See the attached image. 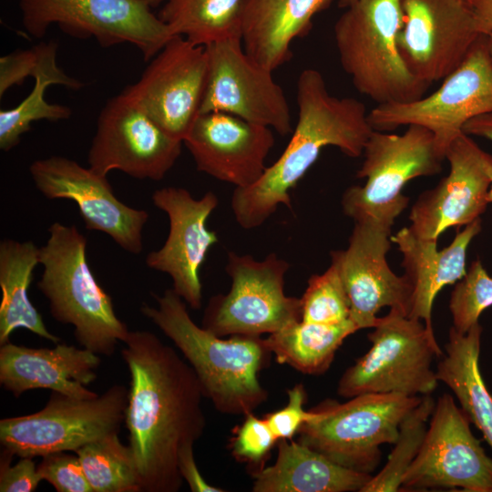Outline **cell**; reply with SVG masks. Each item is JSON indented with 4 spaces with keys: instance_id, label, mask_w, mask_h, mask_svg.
I'll use <instances>...</instances> for the list:
<instances>
[{
    "instance_id": "6da1fadb",
    "label": "cell",
    "mask_w": 492,
    "mask_h": 492,
    "mask_svg": "<svg viewBox=\"0 0 492 492\" xmlns=\"http://www.w3.org/2000/svg\"><path fill=\"white\" fill-rule=\"evenodd\" d=\"M121 350L129 374L125 424L142 492H178V459L205 429L200 383L188 362L155 333L129 331Z\"/></svg>"
},
{
    "instance_id": "7a4b0ae2",
    "label": "cell",
    "mask_w": 492,
    "mask_h": 492,
    "mask_svg": "<svg viewBox=\"0 0 492 492\" xmlns=\"http://www.w3.org/2000/svg\"><path fill=\"white\" fill-rule=\"evenodd\" d=\"M298 120L279 159L260 179L247 188H235L231 205L239 225H262L279 205L292 209L290 191L297 185L327 146L351 158L363 155L374 130L364 104L354 97H337L327 89L322 73L302 71L297 80Z\"/></svg>"
},
{
    "instance_id": "3957f363",
    "label": "cell",
    "mask_w": 492,
    "mask_h": 492,
    "mask_svg": "<svg viewBox=\"0 0 492 492\" xmlns=\"http://www.w3.org/2000/svg\"><path fill=\"white\" fill-rule=\"evenodd\" d=\"M154 298L157 307L144 303L141 313L174 343L218 411L246 415L266 401L268 393L258 378L272 354L264 339L246 334L222 339L198 326L173 289Z\"/></svg>"
},
{
    "instance_id": "277c9868",
    "label": "cell",
    "mask_w": 492,
    "mask_h": 492,
    "mask_svg": "<svg viewBox=\"0 0 492 492\" xmlns=\"http://www.w3.org/2000/svg\"><path fill=\"white\" fill-rule=\"evenodd\" d=\"M39 247L44 271L36 285L49 302L52 317L71 324L77 342L98 355L111 356L129 332L117 316L109 294L99 285L87 260V238L75 225L54 222Z\"/></svg>"
},
{
    "instance_id": "5b68a950",
    "label": "cell",
    "mask_w": 492,
    "mask_h": 492,
    "mask_svg": "<svg viewBox=\"0 0 492 492\" xmlns=\"http://www.w3.org/2000/svg\"><path fill=\"white\" fill-rule=\"evenodd\" d=\"M346 8L334 25V40L358 92L377 105L422 98L431 85L409 70L397 45L401 0H358Z\"/></svg>"
},
{
    "instance_id": "8992f818",
    "label": "cell",
    "mask_w": 492,
    "mask_h": 492,
    "mask_svg": "<svg viewBox=\"0 0 492 492\" xmlns=\"http://www.w3.org/2000/svg\"><path fill=\"white\" fill-rule=\"evenodd\" d=\"M422 397L363 394L344 403L325 400L310 410L299 442L343 467L374 475L381 446L395 443L401 422Z\"/></svg>"
},
{
    "instance_id": "52a82bcc",
    "label": "cell",
    "mask_w": 492,
    "mask_h": 492,
    "mask_svg": "<svg viewBox=\"0 0 492 492\" xmlns=\"http://www.w3.org/2000/svg\"><path fill=\"white\" fill-rule=\"evenodd\" d=\"M368 334L369 351L341 376L338 395H431L438 386L433 361L444 354L434 332L421 320L391 308Z\"/></svg>"
},
{
    "instance_id": "ba28073f",
    "label": "cell",
    "mask_w": 492,
    "mask_h": 492,
    "mask_svg": "<svg viewBox=\"0 0 492 492\" xmlns=\"http://www.w3.org/2000/svg\"><path fill=\"white\" fill-rule=\"evenodd\" d=\"M363 155L356 177L365 183L346 189L343 210L354 221L372 219L392 226L409 203L404 187L415 178L438 174L445 159L433 133L419 125L407 126L401 135L373 130Z\"/></svg>"
},
{
    "instance_id": "9c48e42d",
    "label": "cell",
    "mask_w": 492,
    "mask_h": 492,
    "mask_svg": "<svg viewBox=\"0 0 492 492\" xmlns=\"http://www.w3.org/2000/svg\"><path fill=\"white\" fill-rule=\"evenodd\" d=\"M163 0H19L26 34L42 38L57 26L76 38L93 37L101 47L128 43L145 61L151 60L174 36L153 12Z\"/></svg>"
},
{
    "instance_id": "30bf717a",
    "label": "cell",
    "mask_w": 492,
    "mask_h": 492,
    "mask_svg": "<svg viewBox=\"0 0 492 492\" xmlns=\"http://www.w3.org/2000/svg\"><path fill=\"white\" fill-rule=\"evenodd\" d=\"M128 399V388L123 384L111 385L91 398L52 392L41 410L0 420L1 446L19 457L76 453L90 442L119 432Z\"/></svg>"
},
{
    "instance_id": "8fae6325",
    "label": "cell",
    "mask_w": 492,
    "mask_h": 492,
    "mask_svg": "<svg viewBox=\"0 0 492 492\" xmlns=\"http://www.w3.org/2000/svg\"><path fill=\"white\" fill-rule=\"evenodd\" d=\"M401 5L400 54L430 85L453 72L476 41L492 32V0H401Z\"/></svg>"
},
{
    "instance_id": "7c38bea8",
    "label": "cell",
    "mask_w": 492,
    "mask_h": 492,
    "mask_svg": "<svg viewBox=\"0 0 492 492\" xmlns=\"http://www.w3.org/2000/svg\"><path fill=\"white\" fill-rule=\"evenodd\" d=\"M434 93L409 103L377 105L368 113L374 130L419 125L429 129L438 153L446 151L469 119L492 112V59L487 36H481L462 63Z\"/></svg>"
},
{
    "instance_id": "4fadbf2b",
    "label": "cell",
    "mask_w": 492,
    "mask_h": 492,
    "mask_svg": "<svg viewBox=\"0 0 492 492\" xmlns=\"http://www.w3.org/2000/svg\"><path fill=\"white\" fill-rule=\"evenodd\" d=\"M289 268L290 264L274 252L262 261L228 252L226 272L231 279V290L210 300L202 327L220 337L260 336L301 321V298L284 293Z\"/></svg>"
},
{
    "instance_id": "5bb4252c",
    "label": "cell",
    "mask_w": 492,
    "mask_h": 492,
    "mask_svg": "<svg viewBox=\"0 0 492 492\" xmlns=\"http://www.w3.org/2000/svg\"><path fill=\"white\" fill-rule=\"evenodd\" d=\"M470 423L451 395L439 396L422 446L403 477L402 491L492 492V458Z\"/></svg>"
},
{
    "instance_id": "9a60e30c",
    "label": "cell",
    "mask_w": 492,
    "mask_h": 492,
    "mask_svg": "<svg viewBox=\"0 0 492 492\" xmlns=\"http://www.w3.org/2000/svg\"><path fill=\"white\" fill-rule=\"evenodd\" d=\"M182 144L121 92L98 115L88 167L103 176L118 169L135 179L159 181L179 159Z\"/></svg>"
},
{
    "instance_id": "2e32d148",
    "label": "cell",
    "mask_w": 492,
    "mask_h": 492,
    "mask_svg": "<svg viewBox=\"0 0 492 492\" xmlns=\"http://www.w3.org/2000/svg\"><path fill=\"white\" fill-rule=\"evenodd\" d=\"M208 79L200 113L223 112L268 127L278 134L292 132V115L272 72L245 52L241 38L205 46Z\"/></svg>"
},
{
    "instance_id": "e0dca14e",
    "label": "cell",
    "mask_w": 492,
    "mask_h": 492,
    "mask_svg": "<svg viewBox=\"0 0 492 492\" xmlns=\"http://www.w3.org/2000/svg\"><path fill=\"white\" fill-rule=\"evenodd\" d=\"M207 79L205 46L176 36L122 92L163 131L183 141L200 115Z\"/></svg>"
},
{
    "instance_id": "ac0fdd59",
    "label": "cell",
    "mask_w": 492,
    "mask_h": 492,
    "mask_svg": "<svg viewBox=\"0 0 492 492\" xmlns=\"http://www.w3.org/2000/svg\"><path fill=\"white\" fill-rule=\"evenodd\" d=\"M391 228L372 219L354 221L348 247L331 252L350 302V319L359 330L374 328L384 307L407 316L410 312L412 285L405 274L392 271L386 259Z\"/></svg>"
},
{
    "instance_id": "d6986e66",
    "label": "cell",
    "mask_w": 492,
    "mask_h": 492,
    "mask_svg": "<svg viewBox=\"0 0 492 492\" xmlns=\"http://www.w3.org/2000/svg\"><path fill=\"white\" fill-rule=\"evenodd\" d=\"M29 172L46 198L73 200L87 230L108 234L132 254L143 251L142 231L149 213L120 201L107 176L62 156L35 160Z\"/></svg>"
},
{
    "instance_id": "ffe728a7",
    "label": "cell",
    "mask_w": 492,
    "mask_h": 492,
    "mask_svg": "<svg viewBox=\"0 0 492 492\" xmlns=\"http://www.w3.org/2000/svg\"><path fill=\"white\" fill-rule=\"evenodd\" d=\"M449 172L413 204L408 227L416 236L438 240L452 227L466 226L486 210L492 179V155L461 132L448 146Z\"/></svg>"
},
{
    "instance_id": "44dd1931",
    "label": "cell",
    "mask_w": 492,
    "mask_h": 492,
    "mask_svg": "<svg viewBox=\"0 0 492 492\" xmlns=\"http://www.w3.org/2000/svg\"><path fill=\"white\" fill-rule=\"evenodd\" d=\"M153 204L165 211L169 231L163 246L148 253L149 268L169 275L173 291L192 309L202 302L200 269L211 246L218 242L217 233L206 227L209 216L218 206L211 191L201 199L178 187H165L152 194Z\"/></svg>"
},
{
    "instance_id": "7402d4cb",
    "label": "cell",
    "mask_w": 492,
    "mask_h": 492,
    "mask_svg": "<svg viewBox=\"0 0 492 492\" xmlns=\"http://www.w3.org/2000/svg\"><path fill=\"white\" fill-rule=\"evenodd\" d=\"M274 143L272 128L223 112L200 113L183 139L198 170L236 188L260 179Z\"/></svg>"
},
{
    "instance_id": "603a6c76",
    "label": "cell",
    "mask_w": 492,
    "mask_h": 492,
    "mask_svg": "<svg viewBox=\"0 0 492 492\" xmlns=\"http://www.w3.org/2000/svg\"><path fill=\"white\" fill-rule=\"evenodd\" d=\"M98 354L86 348L56 343L32 348L10 341L0 347V384L14 396L34 389H50L68 396L91 398L98 394L87 385L97 378Z\"/></svg>"
},
{
    "instance_id": "cb8c5ba5",
    "label": "cell",
    "mask_w": 492,
    "mask_h": 492,
    "mask_svg": "<svg viewBox=\"0 0 492 492\" xmlns=\"http://www.w3.org/2000/svg\"><path fill=\"white\" fill-rule=\"evenodd\" d=\"M481 231L478 218L456 233L445 249H437L436 240L416 236L408 227L391 235L403 255L402 267L412 285L411 306L408 316L421 320L434 332L432 308L438 292L446 286L455 284L466 273L467 249Z\"/></svg>"
},
{
    "instance_id": "d4e9b609",
    "label": "cell",
    "mask_w": 492,
    "mask_h": 492,
    "mask_svg": "<svg viewBox=\"0 0 492 492\" xmlns=\"http://www.w3.org/2000/svg\"><path fill=\"white\" fill-rule=\"evenodd\" d=\"M333 0H242L241 35L247 55L273 72L292 56L291 44L309 33L313 16Z\"/></svg>"
},
{
    "instance_id": "484cf974",
    "label": "cell",
    "mask_w": 492,
    "mask_h": 492,
    "mask_svg": "<svg viewBox=\"0 0 492 492\" xmlns=\"http://www.w3.org/2000/svg\"><path fill=\"white\" fill-rule=\"evenodd\" d=\"M289 440H279L274 465L253 473L254 492H361L373 476L343 467Z\"/></svg>"
},
{
    "instance_id": "4316f807",
    "label": "cell",
    "mask_w": 492,
    "mask_h": 492,
    "mask_svg": "<svg viewBox=\"0 0 492 492\" xmlns=\"http://www.w3.org/2000/svg\"><path fill=\"white\" fill-rule=\"evenodd\" d=\"M482 326L477 323L466 333L449 329L446 354L436 365V377L454 393L460 408L483 434L492 448V395L480 369Z\"/></svg>"
},
{
    "instance_id": "83f0119b",
    "label": "cell",
    "mask_w": 492,
    "mask_h": 492,
    "mask_svg": "<svg viewBox=\"0 0 492 492\" xmlns=\"http://www.w3.org/2000/svg\"><path fill=\"white\" fill-rule=\"evenodd\" d=\"M39 263V247L33 241L5 239L0 242V345L9 342L17 329H26L39 337L58 343L28 297L33 272Z\"/></svg>"
},
{
    "instance_id": "f1b7e54d",
    "label": "cell",
    "mask_w": 492,
    "mask_h": 492,
    "mask_svg": "<svg viewBox=\"0 0 492 492\" xmlns=\"http://www.w3.org/2000/svg\"><path fill=\"white\" fill-rule=\"evenodd\" d=\"M358 330L351 319L335 324L301 320L270 333L264 343L278 363L304 374H320L328 370L345 338Z\"/></svg>"
},
{
    "instance_id": "f546056e",
    "label": "cell",
    "mask_w": 492,
    "mask_h": 492,
    "mask_svg": "<svg viewBox=\"0 0 492 492\" xmlns=\"http://www.w3.org/2000/svg\"><path fill=\"white\" fill-rule=\"evenodd\" d=\"M159 17L175 36L207 46L241 38L242 0H163Z\"/></svg>"
},
{
    "instance_id": "4dcf8cb0",
    "label": "cell",
    "mask_w": 492,
    "mask_h": 492,
    "mask_svg": "<svg viewBox=\"0 0 492 492\" xmlns=\"http://www.w3.org/2000/svg\"><path fill=\"white\" fill-rule=\"evenodd\" d=\"M35 86L30 94L16 107L0 111V149L9 151L20 143L31 124L38 120L59 121L67 119L71 109L64 105L48 103L45 91L51 85H60L77 90L84 84L61 68L42 70L34 77Z\"/></svg>"
},
{
    "instance_id": "1f68e13d",
    "label": "cell",
    "mask_w": 492,
    "mask_h": 492,
    "mask_svg": "<svg viewBox=\"0 0 492 492\" xmlns=\"http://www.w3.org/2000/svg\"><path fill=\"white\" fill-rule=\"evenodd\" d=\"M76 454L93 492H142L132 449L118 433L90 442Z\"/></svg>"
},
{
    "instance_id": "d6a6232c",
    "label": "cell",
    "mask_w": 492,
    "mask_h": 492,
    "mask_svg": "<svg viewBox=\"0 0 492 492\" xmlns=\"http://www.w3.org/2000/svg\"><path fill=\"white\" fill-rule=\"evenodd\" d=\"M435 404L431 395H424L405 415L386 464L378 474L372 476L361 492L402 491L403 477L422 446Z\"/></svg>"
},
{
    "instance_id": "836d02e7",
    "label": "cell",
    "mask_w": 492,
    "mask_h": 492,
    "mask_svg": "<svg viewBox=\"0 0 492 492\" xmlns=\"http://www.w3.org/2000/svg\"><path fill=\"white\" fill-rule=\"evenodd\" d=\"M302 321L335 324L350 319V302L336 264L313 274L301 298Z\"/></svg>"
},
{
    "instance_id": "e575fe53",
    "label": "cell",
    "mask_w": 492,
    "mask_h": 492,
    "mask_svg": "<svg viewBox=\"0 0 492 492\" xmlns=\"http://www.w3.org/2000/svg\"><path fill=\"white\" fill-rule=\"evenodd\" d=\"M492 306V277L480 260L474 261L466 275L458 281L450 295L449 311L453 327L467 333L478 323L481 313Z\"/></svg>"
},
{
    "instance_id": "d590c367",
    "label": "cell",
    "mask_w": 492,
    "mask_h": 492,
    "mask_svg": "<svg viewBox=\"0 0 492 492\" xmlns=\"http://www.w3.org/2000/svg\"><path fill=\"white\" fill-rule=\"evenodd\" d=\"M57 44L54 41L41 42L28 49H17L0 58V97L8 88L23 84L47 64L56 61Z\"/></svg>"
},
{
    "instance_id": "8d00e7d4",
    "label": "cell",
    "mask_w": 492,
    "mask_h": 492,
    "mask_svg": "<svg viewBox=\"0 0 492 492\" xmlns=\"http://www.w3.org/2000/svg\"><path fill=\"white\" fill-rule=\"evenodd\" d=\"M231 440L233 456L240 461L260 463L278 441L265 418L252 413L245 415Z\"/></svg>"
},
{
    "instance_id": "74e56055",
    "label": "cell",
    "mask_w": 492,
    "mask_h": 492,
    "mask_svg": "<svg viewBox=\"0 0 492 492\" xmlns=\"http://www.w3.org/2000/svg\"><path fill=\"white\" fill-rule=\"evenodd\" d=\"M42 458L37 470L57 492H93L77 456L59 452Z\"/></svg>"
},
{
    "instance_id": "f35d334b",
    "label": "cell",
    "mask_w": 492,
    "mask_h": 492,
    "mask_svg": "<svg viewBox=\"0 0 492 492\" xmlns=\"http://www.w3.org/2000/svg\"><path fill=\"white\" fill-rule=\"evenodd\" d=\"M306 400L304 386L301 384L288 391V403L282 409L264 416L277 440L292 439L302 425L312 416L303 405Z\"/></svg>"
},
{
    "instance_id": "ab89813d",
    "label": "cell",
    "mask_w": 492,
    "mask_h": 492,
    "mask_svg": "<svg viewBox=\"0 0 492 492\" xmlns=\"http://www.w3.org/2000/svg\"><path fill=\"white\" fill-rule=\"evenodd\" d=\"M14 455L3 449L0 459L1 492H34L43 481L32 457H20L11 466Z\"/></svg>"
},
{
    "instance_id": "60d3db41",
    "label": "cell",
    "mask_w": 492,
    "mask_h": 492,
    "mask_svg": "<svg viewBox=\"0 0 492 492\" xmlns=\"http://www.w3.org/2000/svg\"><path fill=\"white\" fill-rule=\"evenodd\" d=\"M194 445H187L179 454L178 466L183 481L192 492H222L223 489L210 485L198 469L193 452Z\"/></svg>"
},
{
    "instance_id": "b9f144b4",
    "label": "cell",
    "mask_w": 492,
    "mask_h": 492,
    "mask_svg": "<svg viewBox=\"0 0 492 492\" xmlns=\"http://www.w3.org/2000/svg\"><path fill=\"white\" fill-rule=\"evenodd\" d=\"M462 132L492 141V112L477 116L465 123Z\"/></svg>"
},
{
    "instance_id": "7bdbcfd3",
    "label": "cell",
    "mask_w": 492,
    "mask_h": 492,
    "mask_svg": "<svg viewBox=\"0 0 492 492\" xmlns=\"http://www.w3.org/2000/svg\"><path fill=\"white\" fill-rule=\"evenodd\" d=\"M356 1L358 0H338V6L346 8L347 6H349L350 5L354 4Z\"/></svg>"
},
{
    "instance_id": "ee69618b",
    "label": "cell",
    "mask_w": 492,
    "mask_h": 492,
    "mask_svg": "<svg viewBox=\"0 0 492 492\" xmlns=\"http://www.w3.org/2000/svg\"><path fill=\"white\" fill-rule=\"evenodd\" d=\"M487 46L492 59V32L487 36Z\"/></svg>"
},
{
    "instance_id": "f6af8a7d",
    "label": "cell",
    "mask_w": 492,
    "mask_h": 492,
    "mask_svg": "<svg viewBox=\"0 0 492 492\" xmlns=\"http://www.w3.org/2000/svg\"><path fill=\"white\" fill-rule=\"evenodd\" d=\"M489 173H490V176H491V179H492V168L490 169ZM487 200H488L489 203H492V182H491V187H490V190H489V192H488Z\"/></svg>"
}]
</instances>
